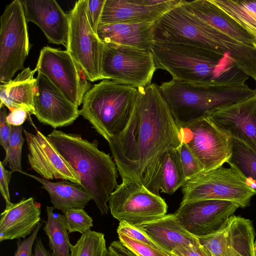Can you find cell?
<instances>
[{
  "instance_id": "836d02e7",
  "label": "cell",
  "mask_w": 256,
  "mask_h": 256,
  "mask_svg": "<svg viewBox=\"0 0 256 256\" xmlns=\"http://www.w3.org/2000/svg\"><path fill=\"white\" fill-rule=\"evenodd\" d=\"M68 233L78 232L83 234L93 226V220L84 208H74L64 214Z\"/></svg>"
},
{
  "instance_id": "8fae6325",
  "label": "cell",
  "mask_w": 256,
  "mask_h": 256,
  "mask_svg": "<svg viewBox=\"0 0 256 256\" xmlns=\"http://www.w3.org/2000/svg\"><path fill=\"white\" fill-rule=\"evenodd\" d=\"M26 20L21 0L8 4L0 18V82L10 80L19 70L30 48Z\"/></svg>"
},
{
  "instance_id": "cb8c5ba5",
  "label": "cell",
  "mask_w": 256,
  "mask_h": 256,
  "mask_svg": "<svg viewBox=\"0 0 256 256\" xmlns=\"http://www.w3.org/2000/svg\"><path fill=\"white\" fill-rule=\"evenodd\" d=\"M28 66L24 69L14 80L0 83V108H24L30 114H34V90L36 72Z\"/></svg>"
},
{
  "instance_id": "2e32d148",
  "label": "cell",
  "mask_w": 256,
  "mask_h": 256,
  "mask_svg": "<svg viewBox=\"0 0 256 256\" xmlns=\"http://www.w3.org/2000/svg\"><path fill=\"white\" fill-rule=\"evenodd\" d=\"M203 115L256 154V94L246 100L214 108Z\"/></svg>"
},
{
  "instance_id": "e0dca14e",
  "label": "cell",
  "mask_w": 256,
  "mask_h": 256,
  "mask_svg": "<svg viewBox=\"0 0 256 256\" xmlns=\"http://www.w3.org/2000/svg\"><path fill=\"white\" fill-rule=\"evenodd\" d=\"M32 169L44 179H62L80 185V179L70 164L55 148L47 136L37 130L36 134L24 130Z\"/></svg>"
},
{
  "instance_id": "4dcf8cb0",
  "label": "cell",
  "mask_w": 256,
  "mask_h": 256,
  "mask_svg": "<svg viewBox=\"0 0 256 256\" xmlns=\"http://www.w3.org/2000/svg\"><path fill=\"white\" fill-rule=\"evenodd\" d=\"M70 256H106L108 248L104 234L90 230L82 234L71 245Z\"/></svg>"
},
{
  "instance_id": "44dd1931",
  "label": "cell",
  "mask_w": 256,
  "mask_h": 256,
  "mask_svg": "<svg viewBox=\"0 0 256 256\" xmlns=\"http://www.w3.org/2000/svg\"><path fill=\"white\" fill-rule=\"evenodd\" d=\"M188 12L230 38L256 48V40L211 0L182 1Z\"/></svg>"
},
{
  "instance_id": "74e56055",
  "label": "cell",
  "mask_w": 256,
  "mask_h": 256,
  "mask_svg": "<svg viewBox=\"0 0 256 256\" xmlns=\"http://www.w3.org/2000/svg\"><path fill=\"white\" fill-rule=\"evenodd\" d=\"M106 0H88V18L92 30L96 34Z\"/></svg>"
},
{
  "instance_id": "3957f363",
  "label": "cell",
  "mask_w": 256,
  "mask_h": 256,
  "mask_svg": "<svg viewBox=\"0 0 256 256\" xmlns=\"http://www.w3.org/2000/svg\"><path fill=\"white\" fill-rule=\"evenodd\" d=\"M47 138L76 172L80 186L92 196L100 214H108L110 196L117 188L118 168L109 154L98 148V142L76 134L54 130Z\"/></svg>"
},
{
  "instance_id": "ba28073f",
  "label": "cell",
  "mask_w": 256,
  "mask_h": 256,
  "mask_svg": "<svg viewBox=\"0 0 256 256\" xmlns=\"http://www.w3.org/2000/svg\"><path fill=\"white\" fill-rule=\"evenodd\" d=\"M183 198L180 204L206 200H228L240 208L250 206L256 191L232 168L222 166L203 172L186 180L182 186Z\"/></svg>"
},
{
  "instance_id": "52a82bcc",
  "label": "cell",
  "mask_w": 256,
  "mask_h": 256,
  "mask_svg": "<svg viewBox=\"0 0 256 256\" xmlns=\"http://www.w3.org/2000/svg\"><path fill=\"white\" fill-rule=\"evenodd\" d=\"M176 122L180 144L191 150L204 172L222 166L227 162L232 152V138L207 117L202 115Z\"/></svg>"
},
{
  "instance_id": "f6af8a7d",
  "label": "cell",
  "mask_w": 256,
  "mask_h": 256,
  "mask_svg": "<svg viewBox=\"0 0 256 256\" xmlns=\"http://www.w3.org/2000/svg\"><path fill=\"white\" fill-rule=\"evenodd\" d=\"M34 256H52L44 246L41 239H36L34 244Z\"/></svg>"
},
{
  "instance_id": "30bf717a",
  "label": "cell",
  "mask_w": 256,
  "mask_h": 256,
  "mask_svg": "<svg viewBox=\"0 0 256 256\" xmlns=\"http://www.w3.org/2000/svg\"><path fill=\"white\" fill-rule=\"evenodd\" d=\"M88 0H79L68 14L66 50L80 66L90 82L104 80L102 64L104 43L92 30L87 16Z\"/></svg>"
},
{
  "instance_id": "8992f818",
  "label": "cell",
  "mask_w": 256,
  "mask_h": 256,
  "mask_svg": "<svg viewBox=\"0 0 256 256\" xmlns=\"http://www.w3.org/2000/svg\"><path fill=\"white\" fill-rule=\"evenodd\" d=\"M161 95L174 120L188 121L214 108L242 101L256 94L246 83L210 86L172 80L158 86Z\"/></svg>"
},
{
  "instance_id": "f1b7e54d",
  "label": "cell",
  "mask_w": 256,
  "mask_h": 256,
  "mask_svg": "<svg viewBox=\"0 0 256 256\" xmlns=\"http://www.w3.org/2000/svg\"><path fill=\"white\" fill-rule=\"evenodd\" d=\"M256 40V0H211Z\"/></svg>"
},
{
  "instance_id": "d4e9b609",
  "label": "cell",
  "mask_w": 256,
  "mask_h": 256,
  "mask_svg": "<svg viewBox=\"0 0 256 256\" xmlns=\"http://www.w3.org/2000/svg\"><path fill=\"white\" fill-rule=\"evenodd\" d=\"M22 173L41 184L48 193L54 208L64 214L72 209L84 208L92 200L80 184L68 180L52 182L24 172Z\"/></svg>"
},
{
  "instance_id": "5b68a950",
  "label": "cell",
  "mask_w": 256,
  "mask_h": 256,
  "mask_svg": "<svg viewBox=\"0 0 256 256\" xmlns=\"http://www.w3.org/2000/svg\"><path fill=\"white\" fill-rule=\"evenodd\" d=\"M138 94L134 86L103 80L85 94L80 115L108 142L128 123Z\"/></svg>"
},
{
  "instance_id": "b9f144b4",
  "label": "cell",
  "mask_w": 256,
  "mask_h": 256,
  "mask_svg": "<svg viewBox=\"0 0 256 256\" xmlns=\"http://www.w3.org/2000/svg\"><path fill=\"white\" fill-rule=\"evenodd\" d=\"M0 190L6 206L12 204L9 192V184L12 177V171L6 170L0 162Z\"/></svg>"
},
{
  "instance_id": "9c48e42d",
  "label": "cell",
  "mask_w": 256,
  "mask_h": 256,
  "mask_svg": "<svg viewBox=\"0 0 256 256\" xmlns=\"http://www.w3.org/2000/svg\"><path fill=\"white\" fill-rule=\"evenodd\" d=\"M108 203L114 218L137 227L165 216L168 210L166 202L160 195L128 178H122Z\"/></svg>"
},
{
  "instance_id": "83f0119b",
  "label": "cell",
  "mask_w": 256,
  "mask_h": 256,
  "mask_svg": "<svg viewBox=\"0 0 256 256\" xmlns=\"http://www.w3.org/2000/svg\"><path fill=\"white\" fill-rule=\"evenodd\" d=\"M180 148L169 150L164 157L156 182L158 194L160 192L172 194L186 181L181 163Z\"/></svg>"
},
{
  "instance_id": "9a60e30c",
  "label": "cell",
  "mask_w": 256,
  "mask_h": 256,
  "mask_svg": "<svg viewBox=\"0 0 256 256\" xmlns=\"http://www.w3.org/2000/svg\"><path fill=\"white\" fill-rule=\"evenodd\" d=\"M34 106L38 120L54 129L70 125L81 114L78 106L40 72L34 86Z\"/></svg>"
},
{
  "instance_id": "8d00e7d4",
  "label": "cell",
  "mask_w": 256,
  "mask_h": 256,
  "mask_svg": "<svg viewBox=\"0 0 256 256\" xmlns=\"http://www.w3.org/2000/svg\"><path fill=\"white\" fill-rule=\"evenodd\" d=\"M117 233L118 234H124L132 239L148 244L156 248L162 250L140 227L135 226L126 222H120L117 228Z\"/></svg>"
},
{
  "instance_id": "ab89813d",
  "label": "cell",
  "mask_w": 256,
  "mask_h": 256,
  "mask_svg": "<svg viewBox=\"0 0 256 256\" xmlns=\"http://www.w3.org/2000/svg\"><path fill=\"white\" fill-rule=\"evenodd\" d=\"M6 109L4 106L0 108V144L6 152L11 134L12 126L6 120Z\"/></svg>"
},
{
  "instance_id": "7402d4cb",
  "label": "cell",
  "mask_w": 256,
  "mask_h": 256,
  "mask_svg": "<svg viewBox=\"0 0 256 256\" xmlns=\"http://www.w3.org/2000/svg\"><path fill=\"white\" fill-rule=\"evenodd\" d=\"M156 22L100 24L98 36L102 42L150 50L154 42Z\"/></svg>"
},
{
  "instance_id": "bcb514c9",
  "label": "cell",
  "mask_w": 256,
  "mask_h": 256,
  "mask_svg": "<svg viewBox=\"0 0 256 256\" xmlns=\"http://www.w3.org/2000/svg\"><path fill=\"white\" fill-rule=\"evenodd\" d=\"M254 250L255 255L256 256V240L254 244Z\"/></svg>"
},
{
  "instance_id": "4fadbf2b",
  "label": "cell",
  "mask_w": 256,
  "mask_h": 256,
  "mask_svg": "<svg viewBox=\"0 0 256 256\" xmlns=\"http://www.w3.org/2000/svg\"><path fill=\"white\" fill-rule=\"evenodd\" d=\"M34 69L46 76L77 106L92 88L82 68L66 50L44 46Z\"/></svg>"
},
{
  "instance_id": "7c38bea8",
  "label": "cell",
  "mask_w": 256,
  "mask_h": 256,
  "mask_svg": "<svg viewBox=\"0 0 256 256\" xmlns=\"http://www.w3.org/2000/svg\"><path fill=\"white\" fill-rule=\"evenodd\" d=\"M102 69L104 80L138 88L151 84L157 68L151 50L104 43Z\"/></svg>"
},
{
  "instance_id": "7a4b0ae2",
  "label": "cell",
  "mask_w": 256,
  "mask_h": 256,
  "mask_svg": "<svg viewBox=\"0 0 256 256\" xmlns=\"http://www.w3.org/2000/svg\"><path fill=\"white\" fill-rule=\"evenodd\" d=\"M150 50L156 68L176 80L226 86L246 84L250 78L230 58L200 47L154 41Z\"/></svg>"
},
{
  "instance_id": "d590c367",
  "label": "cell",
  "mask_w": 256,
  "mask_h": 256,
  "mask_svg": "<svg viewBox=\"0 0 256 256\" xmlns=\"http://www.w3.org/2000/svg\"><path fill=\"white\" fill-rule=\"evenodd\" d=\"M180 152L181 163L186 180L204 171L198 160L186 145L181 144Z\"/></svg>"
},
{
  "instance_id": "1f68e13d",
  "label": "cell",
  "mask_w": 256,
  "mask_h": 256,
  "mask_svg": "<svg viewBox=\"0 0 256 256\" xmlns=\"http://www.w3.org/2000/svg\"><path fill=\"white\" fill-rule=\"evenodd\" d=\"M22 126H12L5 158L2 162L4 166L8 164L13 172H22L21 164L22 151L24 141L22 135Z\"/></svg>"
},
{
  "instance_id": "f546056e",
  "label": "cell",
  "mask_w": 256,
  "mask_h": 256,
  "mask_svg": "<svg viewBox=\"0 0 256 256\" xmlns=\"http://www.w3.org/2000/svg\"><path fill=\"white\" fill-rule=\"evenodd\" d=\"M226 163L256 191V154L250 148L232 138V152Z\"/></svg>"
},
{
  "instance_id": "60d3db41",
  "label": "cell",
  "mask_w": 256,
  "mask_h": 256,
  "mask_svg": "<svg viewBox=\"0 0 256 256\" xmlns=\"http://www.w3.org/2000/svg\"><path fill=\"white\" fill-rule=\"evenodd\" d=\"M172 254L176 256H209L200 243L178 246L173 250Z\"/></svg>"
},
{
  "instance_id": "ffe728a7",
  "label": "cell",
  "mask_w": 256,
  "mask_h": 256,
  "mask_svg": "<svg viewBox=\"0 0 256 256\" xmlns=\"http://www.w3.org/2000/svg\"><path fill=\"white\" fill-rule=\"evenodd\" d=\"M40 204L32 197L6 206L0 214V242L30 235L40 224Z\"/></svg>"
},
{
  "instance_id": "4316f807",
  "label": "cell",
  "mask_w": 256,
  "mask_h": 256,
  "mask_svg": "<svg viewBox=\"0 0 256 256\" xmlns=\"http://www.w3.org/2000/svg\"><path fill=\"white\" fill-rule=\"evenodd\" d=\"M54 207L47 206V220L44 230L47 235L52 256H70L71 244L64 214L54 212Z\"/></svg>"
},
{
  "instance_id": "7dc6e473",
  "label": "cell",
  "mask_w": 256,
  "mask_h": 256,
  "mask_svg": "<svg viewBox=\"0 0 256 256\" xmlns=\"http://www.w3.org/2000/svg\"><path fill=\"white\" fill-rule=\"evenodd\" d=\"M171 256H175V255H174V254H171Z\"/></svg>"
},
{
  "instance_id": "603a6c76",
  "label": "cell",
  "mask_w": 256,
  "mask_h": 256,
  "mask_svg": "<svg viewBox=\"0 0 256 256\" xmlns=\"http://www.w3.org/2000/svg\"><path fill=\"white\" fill-rule=\"evenodd\" d=\"M137 227V226H136ZM164 252L172 254L176 246L200 244L198 238L187 231L174 214H168L140 226Z\"/></svg>"
},
{
  "instance_id": "ee69618b",
  "label": "cell",
  "mask_w": 256,
  "mask_h": 256,
  "mask_svg": "<svg viewBox=\"0 0 256 256\" xmlns=\"http://www.w3.org/2000/svg\"><path fill=\"white\" fill-rule=\"evenodd\" d=\"M106 256H138L120 240L112 242L108 248Z\"/></svg>"
},
{
  "instance_id": "484cf974",
  "label": "cell",
  "mask_w": 256,
  "mask_h": 256,
  "mask_svg": "<svg viewBox=\"0 0 256 256\" xmlns=\"http://www.w3.org/2000/svg\"><path fill=\"white\" fill-rule=\"evenodd\" d=\"M227 235L233 256H256L254 232L250 220L232 216L228 220Z\"/></svg>"
},
{
  "instance_id": "277c9868",
  "label": "cell",
  "mask_w": 256,
  "mask_h": 256,
  "mask_svg": "<svg viewBox=\"0 0 256 256\" xmlns=\"http://www.w3.org/2000/svg\"><path fill=\"white\" fill-rule=\"evenodd\" d=\"M180 4L166 12L155 24L154 41L188 44L230 58L238 68L250 60L253 48L210 26Z\"/></svg>"
},
{
  "instance_id": "7bdbcfd3",
  "label": "cell",
  "mask_w": 256,
  "mask_h": 256,
  "mask_svg": "<svg viewBox=\"0 0 256 256\" xmlns=\"http://www.w3.org/2000/svg\"><path fill=\"white\" fill-rule=\"evenodd\" d=\"M7 115L6 120L12 126H20L28 118V112L24 108H14Z\"/></svg>"
},
{
  "instance_id": "d6986e66",
  "label": "cell",
  "mask_w": 256,
  "mask_h": 256,
  "mask_svg": "<svg viewBox=\"0 0 256 256\" xmlns=\"http://www.w3.org/2000/svg\"><path fill=\"white\" fill-rule=\"evenodd\" d=\"M26 22L42 31L50 43L66 46L69 16L55 0H21Z\"/></svg>"
},
{
  "instance_id": "f35d334b",
  "label": "cell",
  "mask_w": 256,
  "mask_h": 256,
  "mask_svg": "<svg viewBox=\"0 0 256 256\" xmlns=\"http://www.w3.org/2000/svg\"><path fill=\"white\" fill-rule=\"evenodd\" d=\"M41 226L42 224H38L27 238L17 242V248L14 256H32V246L36 240Z\"/></svg>"
},
{
  "instance_id": "e575fe53",
  "label": "cell",
  "mask_w": 256,
  "mask_h": 256,
  "mask_svg": "<svg viewBox=\"0 0 256 256\" xmlns=\"http://www.w3.org/2000/svg\"><path fill=\"white\" fill-rule=\"evenodd\" d=\"M118 238L126 246L138 256H171L160 249L148 244L136 240L122 234H118Z\"/></svg>"
},
{
  "instance_id": "ac0fdd59",
  "label": "cell",
  "mask_w": 256,
  "mask_h": 256,
  "mask_svg": "<svg viewBox=\"0 0 256 256\" xmlns=\"http://www.w3.org/2000/svg\"><path fill=\"white\" fill-rule=\"evenodd\" d=\"M176 0H106L100 24L156 22L180 4Z\"/></svg>"
},
{
  "instance_id": "5bb4252c",
  "label": "cell",
  "mask_w": 256,
  "mask_h": 256,
  "mask_svg": "<svg viewBox=\"0 0 256 256\" xmlns=\"http://www.w3.org/2000/svg\"><path fill=\"white\" fill-rule=\"evenodd\" d=\"M239 208L230 201L202 200L180 204L174 214L187 231L200 238L219 231Z\"/></svg>"
},
{
  "instance_id": "d6a6232c",
  "label": "cell",
  "mask_w": 256,
  "mask_h": 256,
  "mask_svg": "<svg viewBox=\"0 0 256 256\" xmlns=\"http://www.w3.org/2000/svg\"><path fill=\"white\" fill-rule=\"evenodd\" d=\"M228 221L216 233L198 238L209 256H233L228 240Z\"/></svg>"
},
{
  "instance_id": "6da1fadb",
  "label": "cell",
  "mask_w": 256,
  "mask_h": 256,
  "mask_svg": "<svg viewBox=\"0 0 256 256\" xmlns=\"http://www.w3.org/2000/svg\"><path fill=\"white\" fill-rule=\"evenodd\" d=\"M136 105L122 131L108 142L122 178H130L159 195L156 182L164 160L178 148L176 120L155 84L138 88Z\"/></svg>"
}]
</instances>
